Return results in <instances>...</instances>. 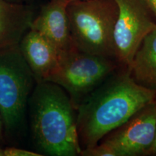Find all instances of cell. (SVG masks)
Masks as SVG:
<instances>
[{
  "label": "cell",
  "mask_w": 156,
  "mask_h": 156,
  "mask_svg": "<svg viewBox=\"0 0 156 156\" xmlns=\"http://www.w3.org/2000/svg\"><path fill=\"white\" fill-rule=\"evenodd\" d=\"M81 156H116L115 152L112 148L103 142H98L97 145L83 148L81 150Z\"/></svg>",
  "instance_id": "cell-12"
},
{
  "label": "cell",
  "mask_w": 156,
  "mask_h": 156,
  "mask_svg": "<svg viewBox=\"0 0 156 156\" xmlns=\"http://www.w3.org/2000/svg\"><path fill=\"white\" fill-rule=\"evenodd\" d=\"M119 67L115 58L87 54L73 47L58 56V66L48 81L67 92L76 109Z\"/></svg>",
  "instance_id": "cell-5"
},
{
  "label": "cell",
  "mask_w": 156,
  "mask_h": 156,
  "mask_svg": "<svg viewBox=\"0 0 156 156\" xmlns=\"http://www.w3.org/2000/svg\"><path fill=\"white\" fill-rule=\"evenodd\" d=\"M36 82L19 45L0 50V117L6 142L15 145L25 131L28 101Z\"/></svg>",
  "instance_id": "cell-3"
},
{
  "label": "cell",
  "mask_w": 156,
  "mask_h": 156,
  "mask_svg": "<svg viewBox=\"0 0 156 156\" xmlns=\"http://www.w3.org/2000/svg\"><path fill=\"white\" fill-rule=\"evenodd\" d=\"M155 102L156 105V95L155 98ZM145 156H156V132H155V140H154L153 145H152L151 147L149 149V151H147V153L146 154Z\"/></svg>",
  "instance_id": "cell-15"
},
{
  "label": "cell",
  "mask_w": 156,
  "mask_h": 156,
  "mask_svg": "<svg viewBox=\"0 0 156 156\" xmlns=\"http://www.w3.org/2000/svg\"><path fill=\"white\" fill-rule=\"evenodd\" d=\"M117 15L115 0L69 2L67 15L73 47L116 59L114 28Z\"/></svg>",
  "instance_id": "cell-4"
},
{
  "label": "cell",
  "mask_w": 156,
  "mask_h": 156,
  "mask_svg": "<svg viewBox=\"0 0 156 156\" xmlns=\"http://www.w3.org/2000/svg\"><path fill=\"white\" fill-rule=\"evenodd\" d=\"M19 48L36 83L49 80L58 64V53L53 45L30 28L20 41Z\"/></svg>",
  "instance_id": "cell-9"
},
{
  "label": "cell",
  "mask_w": 156,
  "mask_h": 156,
  "mask_svg": "<svg viewBox=\"0 0 156 156\" xmlns=\"http://www.w3.org/2000/svg\"><path fill=\"white\" fill-rule=\"evenodd\" d=\"M68 1H69V2H72V1H76V0H68Z\"/></svg>",
  "instance_id": "cell-19"
},
{
  "label": "cell",
  "mask_w": 156,
  "mask_h": 156,
  "mask_svg": "<svg viewBox=\"0 0 156 156\" xmlns=\"http://www.w3.org/2000/svg\"><path fill=\"white\" fill-rule=\"evenodd\" d=\"M34 17L30 4L0 0V50L19 45Z\"/></svg>",
  "instance_id": "cell-10"
},
{
  "label": "cell",
  "mask_w": 156,
  "mask_h": 156,
  "mask_svg": "<svg viewBox=\"0 0 156 156\" xmlns=\"http://www.w3.org/2000/svg\"><path fill=\"white\" fill-rule=\"evenodd\" d=\"M156 19V0H142Z\"/></svg>",
  "instance_id": "cell-14"
},
{
  "label": "cell",
  "mask_w": 156,
  "mask_h": 156,
  "mask_svg": "<svg viewBox=\"0 0 156 156\" xmlns=\"http://www.w3.org/2000/svg\"><path fill=\"white\" fill-rule=\"evenodd\" d=\"M68 0H50L35 15L30 29L45 37L58 56L73 48L67 15Z\"/></svg>",
  "instance_id": "cell-8"
},
{
  "label": "cell",
  "mask_w": 156,
  "mask_h": 156,
  "mask_svg": "<svg viewBox=\"0 0 156 156\" xmlns=\"http://www.w3.org/2000/svg\"><path fill=\"white\" fill-rule=\"evenodd\" d=\"M6 1L10 2L13 3H19V4H29L30 2L34 0H6Z\"/></svg>",
  "instance_id": "cell-17"
},
{
  "label": "cell",
  "mask_w": 156,
  "mask_h": 156,
  "mask_svg": "<svg viewBox=\"0 0 156 156\" xmlns=\"http://www.w3.org/2000/svg\"><path fill=\"white\" fill-rule=\"evenodd\" d=\"M4 156H42L38 152L28 151L15 145L4 146Z\"/></svg>",
  "instance_id": "cell-13"
},
{
  "label": "cell",
  "mask_w": 156,
  "mask_h": 156,
  "mask_svg": "<svg viewBox=\"0 0 156 156\" xmlns=\"http://www.w3.org/2000/svg\"><path fill=\"white\" fill-rule=\"evenodd\" d=\"M155 132L154 100L107 134L100 142L112 148L116 156H145L153 145Z\"/></svg>",
  "instance_id": "cell-7"
},
{
  "label": "cell",
  "mask_w": 156,
  "mask_h": 156,
  "mask_svg": "<svg viewBox=\"0 0 156 156\" xmlns=\"http://www.w3.org/2000/svg\"><path fill=\"white\" fill-rule=\"evenodd\" d=\"M6 145H7V142H6L5 134H4L2 122L1 117H0V146L4 147V146H6Z\"/></svg>",
  "instance_id": "cell-16"
},
{
  "label": "cell",
  "mask_w": 156,
  "mask_h": 156,
  "mask_svg": "<svg viewBox=\"0 0 156 156\" xmlns=\"http://www.w3.org/2000/svg\"><path fill=\"white\" fill-rule=\"evenodd\" d=\"M33 141L42 155L77 156L76 109L59 85L50 81L36 83L28 106Z\"/></svg>",
  "instance_id": "cell-2"
},
{
  "label": "cell",
  "mask_w": 156,
  "mask_h": 156,
  "mask_svg": "<svg viewBox=\"0 0 156 156\" xmlns=\"http://www.w3.org/2000/svg\"><path fill=\"white\" fill-rule=\"evenodd\" d=\"M155 95L156 90L136 84L127 68H119L76 108L82 149L97 145L107 134L155 100Z\"/></svg>",
  "instance_id": "cell-1"
},
{
  "label": "cell",
  "mask_w": 156,
  "mask_h": 156,
  "mask_svg": "<svg viewBox=\"0 0 156 156\" xmlns=\"http://www.w3.org/2000/svg\"><path fill=\"white\" fill-rule=\"evenodd\" d=\"M128 70L136 84L156 90V26L140 43Z\"/></svg>",
  "instance_id": "cell-11"
},
{
  "label": "cell",
  "mask_w": 156,
  "mask_h": 156,
  "mask_svg": "<svg viewBox=\"0 0 156 156\" xmlns=\"http://www.w3.org/2000/svg\"><path fill=\"white\" fill-rule=\"evenodd\" d=\"M118 15L114 28L116 59L127 68L143 38L156 26V19L142 0H115Z\"/></svg>",
  "instance_id": "cell-6"
},
{
  "label": "cell",
  "mask_w": 156,
  "mask_h": 156,
  "mask_svg": "<svg viewBox=\"0 0 156 156\" xmlns=\"http://www.w3.org/2000/svg\"><path fill=\"white\" fill-rule=\"evenodd\" d=\"M0 156H4L3 147H2V146H0Z\"/></svg>",
  "instance_id": "cell-18"
}]
</instances>
